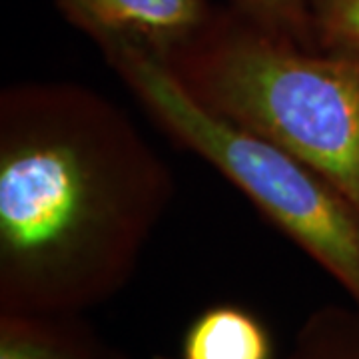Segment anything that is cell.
<instances>
[{
	"label": "cell",
	"instance_id": "obj_4",
	"mask_svg": "<svg viewBox=\"0 0 359 359\" xmlns=\"http://www.w3.org/2000/svg\"><path fill=\"white\" fill-rule=\"evenodd\" d=\"M68 25L98 48L132 44L168 60L214 22L210 0H54Z\"/></svg>",
	"mask_w": 359,
	"mask_h": 359
},
{
	"label": "cell",
	"instance_id": "obj_3",
	"mask_svg": "<svg viewBox=\"0 0 359 359\" xmlns=\"http://www.w3.org/2000/svg\"><path fill=\"white\" fill-rule=\"evenodd\" d=\"M100 52L156 124L233 184L359 311L358 208L306 162L194 100L156 54L132 44Z\"/></svg>",
	"mask_w": 359,
	"mask_h": 359
},
{
	"label": "cell",
	"instance_id": "obj_5",
	"mask_svg": "<svg viewBox=\"0 0 359 359\" xmlns=\"http://www.w3.org/2000/svg\"><path fill=\"white\" fill-rule=\"evenodd\" d=\"M82 316L0 311V359H110Z\"/></svg>",
	"mask_w": 359,
	"mask_h": 359
},
{
	"label": "cell",
	"instance_id": "obj_1",
	"mask_svg": "<svg viewBox=\"0 0 359 359\" xmlns=\"http://www.w3.org/2000/svg\"><path fill=\"white\" fill-rule=\"evenodd\" d=\"M174 198L166 160L78 82L0 94V311L84 313L134 276Z\"/></svg>",
	"mask_w": 359,
	"mask_h": 359
},
{
	"label": "cell",
	"instance_id": "obj_9",
	"mask_svg": "<svg viewBox=\"0 0 359 359\" xmlns=\"http://www.w3.org/2000/svg\"><path fill=\"white\" fill-rule=\"evenodd\" d=\"M233 4L259 22L294 36L302 44L316 46L304 0H233Z\"/></svg>",
	"mask_w": 359,
	"mask_h": 359
},
{
	"label": "cell",
	"instance_id": "obj_8",
	"mask_svg": "<svg viewBox=\"0 0 359 359\" xmlns=\"http://www.w3.org/2000/svg\"><path fill=\"white\" fill-rule=\"evenodd\" d=\"M318 48L359 56V0H304Z\"/></svg>",
	"mask_w": 359,
	"mask_h": 359
},
{
	"label": "cell",
	"instance_id": "obj_10",
	"mask_svg": "<svg viewBox=\"0 0 359 359\" xmlns=\"http://www.w3.org/2000/svg\"><path fill=\"white\" fill-rule=\"evenodd\" d=\"M110 359H128V358H124V355H118V353H112V355H110Z\"/></svg>",
	"mask_w": 359,
	"mask_h": 359
},
{
	"label": "cell",
	"instance_id": "obj_6",
	"mask_svg": "<svg viewBox=\"0 0 359 359\" xmlns=\"http://www.w3.org/2000/svg\"><path fill=\"white\" fill-rule=\"evenodd\" d=\"M180 359H276V349L268 325L252 309L216 304L188 325Z\"/></svg>",
	"mask_w": 359,
	"mask_h": 359
},
{
	"label": "cell",
	"instance_id": "obj_7",
	"mask_svg": "<svg viewBox=\"0 0 359 359\" xmlns=\"http://www.w3.org/2000/svg\"><path fill=\"white\" fill-rule=\"evenodd\" d=\"M283 359H359V311L351 304L313 309Z\"/></svg>",
	"mask_w": 359,
	"mask_h": 359
},
{
	"label": "cell",
	"instance_id": "obj_2",
	"mask_svg": "<svg viewBox=\"0 0 359 359\" xmlns=\"http://www.w3.org/2000/svg\"><path fill=\"white\" fill-rule=\"evenodd\" d=\"M164 62L194 100L306 162L359 210V56L302 44L231 2Z\"/></svg>",
	"mask_w": 359,
	"mask_h": 359
}]
</instances>
